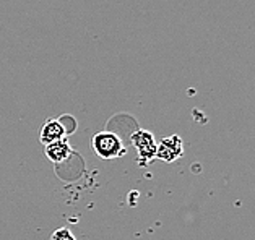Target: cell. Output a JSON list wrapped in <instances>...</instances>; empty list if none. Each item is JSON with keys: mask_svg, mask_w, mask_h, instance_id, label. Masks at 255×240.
Masks as SVG:
<instances>
[{"mask_svg": "<svg viewBox=\"0 0 255 240\" xmlns=\"http://www.w3.org/2000/svg\"><path fill=\"white\" fill-rule=\"evenodd\" d=\"M91 145L96 156L106 159V161H113V159H119L127 155V148L124 146L122 138L116 132L111 130L98 132L93 137Z\"/></svg>", "mask_w": 255, "mask_h": 240, "instance_id": "1", "label": "cell"}, {"mask_svg": "<svg viewBox=\"0 0 255 240\" xmlns=\"http://www.w3.org/2000/svg\"><path fill=\"white\" fill-rule=\"evenodd\" d=\"M130 141L136 151V156H138V161L141 164H148L151 162L153 159H156V140H154V135L150 130H135L130 137Z\"/></svg>", "mask_w": 255, "mask_h": 240, "instance_id": "2", "label": "cell"}, {"mask_svg": "<svg viewBox=\"0 0 255 240\" xmlns=\"http://www.w3.org/2000/svg\"><path fill=\"white\" fill-rule=\"evenodd\" d=\"M184 156V141L179 135L166 137L156 145V159L166 164L176 162Z\"/></svg>", "mask_w": 255, "mask_h": 240, "instance_id": "3", "label": "cell"}, {"mask_svg": "<svg viewBox=\"0 0 255 240\" xmlns=\"http://www.w3.org/2000/svg\"><path fill=\"white\" fill-rule=\"evenodd\" d=\"M65 137H67V128L59 119H47L39 133V140L44 146L54 143V141L64 140Z\"/></svg>", "mask_w": 255, "mask_h": 240, "instance_id": "4", "label": "cell"}, {"mask_svg": "<svg viewBox=\"0 0 255 240\" xmlns=\"http://www.w3.org/2000/svg\"><path fill=\"white\" fill-rule=\"evenodd\" d=\"M44 151H46V156H47L49 161H52L55 164H59L62 161H67V159L73 155V150H72V146H70V143H68L67 138L54 141V143L47 145Z\"/></svg>", "mask_w": 255, "mask_h": 240, "instance_id": "5", "label": "cell"}, {"mask_svg": "<svg viewBox=\"0 0 255 240\" xmlns=\"http://www.w3.org/2000/svg\"><path fill=\"white\" fill-rule=\"evenodd\" d=\"M51 240H77V237L73 236V232L68 227H60V229L52 232Z\"/></svg>", "mask_w": 255, "mask_h": 240, "instance_id": "6", "label": "cell"}]
</instances>
